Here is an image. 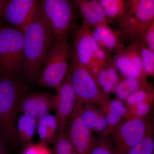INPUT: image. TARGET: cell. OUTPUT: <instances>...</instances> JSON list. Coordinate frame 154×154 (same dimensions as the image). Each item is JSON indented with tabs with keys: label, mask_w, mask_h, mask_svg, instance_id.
Segmentation results:
<instances>
[{
	"label": "cell",
	"mask_w": 154,
	"mask_h": 154,
	"mask_svg": "<svg viewBox=\"0 0 154 154\" xmlns=\"http://www.w3.org/2000/svg\"><path fill=\"white\" fill-rule=\"evenodd\" d=\"M54 44L52 31L39 10L24 30L21 81L28 83L38 80L45 59Z\"/></svg>",
	"instance_id": "obj_1"
},
{
	"label": "cell",
	"mask_w": 154,
	"mask_h": 154,
	"mask_svg": "<svg viewBox=\"0 0 154 154\" xmlns=\"http://www.w3.org/2000/svg\"><path fill=\"white\" fill-rule=\"evenodd\" d=\"M23 88L18 78H0V131L5 140L14 146L19 140L16 119Z\"/></svg>",
	"instance_id": "obj_2"
},
{
	"label": "cell",
	"mask_w": 154,
	"mask_h": 154,
	"mask_svg": "<svg viewBox=\"0 0 154 154\" xmlns=\"http://www.w3.org/2000/svg\"><path fill=\"white\" fill-rule=\"evenodd\" d=\"M154 21V0H128L123 14L116 21L119 38L123 44L140 40Z\"/></svg>",
	"instance_id": "obj_3"
},
{
	"label": "cell",
	"mask_w": 154,
	"mask_h": 154,
	"mask_svg": "<svg viewBox=\"0 0 154 154\" xmlns=\"http://www.w3.org/2000/svg\"><path fill=\"white\" fill-rule=\"evenodd\" d=\"M24 31L0 25V74L18 78L23 64Z\"/></svg>",
	"instance_id": "obj_4"
},
{
	"label": "cell",
	"mask_w": 154,
	"mask_h": 154,
	"mask_svg": "<svg viewBox=\"0 0 154 154\" xmlns=\"http://www.w3.org/2000/svg\"><path fill=\"white\" fill-rule=\"evenodd\" d=\"M70 48L66 39L55 43L45 59L38 80L42 87L56 90L70 67Z\"/></svg>",
	"instance_id": "obj_5"
},
{
	"label": "cell",
	"mask_w": 154,
	"mask_h": 154,
	"mask_svg": "<svg viewBox=\"0 0 154 154\" xmlns=\"http://www.w3.org/2000/svg\"><path fill=\"white\" fill-rule=\"evenodd\" d=\"M39 10L52 31L55 44L66 39L74 20L72 2L67 0H43L40 2Z\"/></svg>",
	"instance_id": "obj_6"
},
{
	"label": "cell",
	"mask_w": 154,
	"mask_h": 154,
	"mask_svg": "<svg viewBox=\"0 0 154 154\" xmlns=\"http://www.w3.org/2000/svg\"><path fill=\"white\" fill-rule=\"evenodd\" d=\"M70 72L77 102L98 104L105 113L111 100L101 91L96 79L85 68L71 61Z\"/></svg>",
	"instance_id": "obj_7"
},
{
	"label": "cell",
	"mask_w": 154,
	"mask_h": 154,
	"mask_svg": "<svg viewBox=\"0 0 154 154\" xmlns=\"http://www.w3.org/2000/svg\"><path fill=\"white\" fill-rule=\"evenodd\" d=\"M153 129L151 119H131L120 122L111 134L116 154H128L148 133Z\"/></svg>",
	"instance_id": "obj_8"
},
{
	"label": "cell",
	"mask_w": 154,
	"mask_h": 154,
	"mask_svg": "<svg viewBox=\"0 0 154 154\" xmlns=\"http://www.w3.org/2000/svg\"><path fill=\"white\" fill-rule=\"evenodd\" d=\"M40 2L36 0L5 1L2 19L24 31L39 10Z\"/></svg>",
	"instance_id": "obj_9"
},
{
	"label": "cell",
	"mask_w": 154,
	"mask_h": 154,
	"mask_svg": "<svg viewBox=\"0 0 154 154\" xmlns=\"http://www.w3.org/2000/svg\"><path fill=\"white\" fill-rule=\"evenodd\" d=\"M99 48L92 36L91 27L83 22L75 34L70 48V61L87 69Z\"/></svg>",
	"instance_id": "obj_10"
},
{
	"label": "cell",
	"mask_w": 154,
	"mask_h": 154,
	"mask_svg": "<svg viewBox=\"0 0 154 154\" xmlns=\"http://www.w3.org/2000/svg\"><path fill=\"white\" fill-rule=\"evenodd\" d=\"M83 105L77 102L70 118L68 135L78 154H90L96 141L91 132L84 124L82 113Z\"/></svg>",
	"instance_id": "obj_11"
},
{
	"label": "cell",
	"mask_w": 154,
	"mask_h": 154,
	"mask_svg": "<svg viewBox=\"0 0 154 154\" xmlns=\"http://www.w3.org/2000/svg\"><path fill=\"white\" fill-rule=\"evenodd\" d=\"M55 91L54 110L58 123L59 130H63L77 103L76 96L71 82L70 69Z\"/></svg>",
	"instance_id": "obj_12"
},
{
	"label": "cell",
	"mask_w": 154,
	"mask_h": 154,
	"mask_svg": "<svg viewBox=\"0 0 154 154\" xmlns=\"http://www.w3.org/2000/svg\"><path fill=\"white\" fill-rule=\"evenodd\" d=\"M140 42V40L131 42L111 58L116 69L125 78L146 79L139 50Z\"/></svg>",
	"instance_id": "obj_13"
},
{
	"label": "cell",
	"mask_w": 154,
	"mask_h": 154,
	"mask_svg": "<svg viewBox=\"0 0 154 154\" xmlns=\"http://www.w3.org/2000/svg\"><path fill=\"white\" fill-rule=\"evenodd\" d=\"M54 95L49 93L24 94L19 99L18 112L39 119L54 110Z\"/></svg>",
	"instance_id": "obj_14"
},
{
	"label": "cell",
	"mask_w": 154,
	"mask_h": 154,
	"mask_svg": "<svg viewBox=\"0 0 154 154\" xmlns=\"http://www.w3.org/2000/svg\"><path fill=\"white\" fill-rule=\"evenodd\" d=\"M91 31L95 41L102 49L117 54L124 48L118 31L112 29L108 24L94 26L91 28Z\"/></svg>",
	"instance_id": "obj_15"
},
{
	"label": "cell",
	"mask_w": 154,
	"mask_h": 154,
	"mask_svg": "<svg viewBox=\"0 0 154 154\" xmlns=\"http://www.w3.org/2000/svg\"><path fill=\"white\" fill-rule=\"evenodd\" d=\"M72 3L79 10L83 22L91 28L102 24L109 25V21L99 1L74 0Z\"/></svg>",
	"instance_id": "obj_16"
},
{
	"label": "cell",
	"mask_w": 154,
	"mask_h": 154,
	"mask_svg": "<svg viewBox=\"0 0 154 154\" xmlns=\"http://www.w3.org/2000/svg\"><path fill=\"white\" fill-rule=\"evenodd\" d=\"M91 103H86L83 106L82 119L84 124L91 132L103 134L107 127L106 116L103 110L98 109Z\"/></svg>",
	"instance_id": "obj_17"
},
{
	"label": "cell",
	"mask_w": 154,
	"mask_h": 154,
	"mask_svg": "<svg viewBox=\"0 0 154 154\" xmlns=\"http://www.w3.org/2000/svg\"><path fill=\"white\" fill-rule=\"evenodd\" d=\"M58 123L55 116L46 114L38 119L37 130L40 143L47 146L54 143L57 137Z\"/></svg>",
	"instance_id": "obj_18"
},
{
	"label": "cell",
	"mask_w": 154,
	"mask_h": 154,
	"mask_svg": "<svg viewBox=\"0 0 154 154\" xmlns=\"http://www.w3.org/2000/svg\"><path fill=\"white\" fill-rule=\"evenodd\" d=\"M107 122V129L102 134V138H107L113 130L121 122L122 119L126 117L127 108L121 100L110 101L105 113Z\"/></svg>",
	"instance_id": "obj_19"
},
{
	"label": "cell",
	"mask_w": 154,
	"mask_h": 154,
	"mask_svg": "<svg viewBox=\"0 0 154 154\" xmlns=\"http://www.w3.org/2000/svg\"><path fill=\"white\" fill-rule=\"evenodd\" d=\"M37 121L36 119L25 114H22L17 120L16 127L18 138L27 146L32 143Z\"/></svg>",
	"instance_id": "obj_20"
},
{
	"label": "cell",
	"mask_w": 154,
	"mask_h": 154,
	"mask_svg": "<svg viewBox=\"0 0 154 154\" xmlns=\"http://www.w3.org/2000/svg\"><path fill=\"white\" fill-rule=\"evenodd\" d=\"M111 58L99 73L96 78V81L100 88L102 87L104 89V93L105 92L110 93L114 90L119 82L118 75L116 72L117 69L113 65Z\"/></svg>",
	"instance_id": "obj_21"
},
{
	"label": "cell",
	"mask_w": 154,
	"mask_h": 154,
	"mask_svg": "<svg viewBox=\"0 0 154 154\" xmlns=\"http://www.w3.org/2000/svg\"><path fill=\"white\" fill-rule=\"evenodd\" d=\"M99 2L110 22L117 21L121 17L125 9L126 1L100 0Z\"/></svg>",
	"instance_id": "obj_22"
},
{
	"label": "cell",
	"mask_w": 154,
	"mask_h": 154,
	"mask_svg": "<svg viewBox=\"0 0 154 154\" xmlns=\"http://www.w3.org/2000/svg\"><path fill=\"white\" fill-rule=\"evenodd\" d=\"M154 92L151 85L146 88L141 89L130 94L125 99V106H133L141 103L153 104Z\"/></svg>",
	"instance_id": "obj_23"
},
{
	"label": "cell",
	"mask_w": 154,
	"mask_h": 154,
	"mask_svg": "<svg viewBox=\"0 0 154 154\" xmlns=\"http://www.w3.org/2000/svg\"><path fill=\"white\" fill-rule=\"evenodd\" d=\"M110 53L101 47L99 48L87 68L88 71L96 80L99 73L105 67L111 58Z\"/></svg>",
	"instance_id": "obj_24"
},
{
	"label": "cell",
	"mask_w": 154,
	"mask_h": 154,
	"mask_svg": "<svg viewBox=\"0 0 154 154\" xmlns=\"http://www.w3.org/2000/svg\"><path fill=\"white\" fill-rule=\"evenodd\" d=\"M153 130L152 129L137 144L131 149L128 154H153L154 151Z\"/></svg>",
	"instance_id": "obj_25"
},
{
	"label": "cell",
	"mask_w": 154,
	"mask_h": 154,
	"mask_svg": "<svg viewBox=\"0 0 154 154\" xmlns=\"http://www.w3.org/2000/svg\"><path fill=\"white\" fill-rule=\"evenodd\" d=\"M143 72L146 76L154 75V51L149 49L140 42L139 45Z\"/></svg>",
	"instance_id": "obj_26"
},
{
	"label": "cell",
	"mask_w": 154,
	"mask_h": 154,
	"mask_svg": "<svg viewBox=\"0 0 154 154\" xmlns=\"http://www.w3.org/2000/svg\"><path fill=\"white\" fill-rule=\"evenodd\" d=\"M153 104L143 103L133 106H126L125 119H145L148 115Z\"/></svg>",
	"instance_id": "obj_27"
},
{
	"label": "cell",
	"mask_w": 154,
	"mask_h": 154,
	"mask_svg": "<svg viewBox=\"0 0 154 154\" xmlns=\"http://www.w3.org/2000/svg\"><path fill=\"white\" fill-rule=\"evenodd\" d=\"M52 154H78L71 141L66 138L60 139L54 145Z\"/></svg>",
	"instance_id": "obj_28"
},
{
	"label": "cell",
	"mask_w": 154,
	"mask_h": 154,
	"mask_svg": "<svg viewBox=\"0 0 154 154\" xmlns=\"http://www.w3.org/2000/svg\"><path fill=\"white\" fill-rule=\"evenodd\" d=\"M90 154H116L113 144L107 138L96 141Z\"/></svg>",
	"instance_id": "obj_29"
},
{
	"label": "cell",
	"mask_w": 154,
	"mask_h": 154,
	"mask_svg": "<svg viewBox=\"0 0 154 154\" xmlns=\"http://www.w3.org/2000/svg\"><path fill=\"white\" fill-rule=\"evenodd\" d=\"M140 42L149 49L154 51V21L150 24L141 37Z\"/></svg>",
	"instance_id": "obj_30"
},
{
	"label": "cell",
	"mask_w": 154,
	"mask_h": 154,
	"mask_svg": "<svg viewBox=\"0 0 154 154\" xmlns=\"http://www.w3.org/2000/svg\"><path fill=\"white\" fill-rule=\"evenodd\" d=\"M22 154H52L48 146L41 143L27 146Z\"/></svg>",
	"instance_id": "obj_31"
},
{
	"label": "cell",
	"mask_w": 154,
	"mask_h": 154,
	"mask_svg": "<svg viewBox=\"0 0 154 154\" xmlns=\"http://www.w3.org/2000/svg\"><path fill=\"white\" fill-rule=\"evenodd\" d=\"M114 91L118 98L122 100H125L128 96L131 94L124 79L118 82L114 89Z\"/></svg>",
	"instance_id": "obj_32"
},
{
	"label": "cell",
	"mask_w": 154,
	"mask_h": 154,
	"mask_svg": "<svg viewBox=\"0 0 154 154\" xmlns=\"http://www.w3.org/2000/svg\"><path fill=\"white\" fill-rule=\"evenodd\" d=\"M7 154V149L3 144L2 142L0 139V154Z\"/></svg>",
	"instance_id": "obj_33"
},
{
	"label": "cell",
	"mask_w": 154,
	"mask_h": 154,
	"mask_svg": "<svg viewBox=\"0 0 154 154\" xmlns=\"http://www.w3.org/2000/svg\"><path fill=\"white\" fill-rule=\"evenodd\" d=\"M5 1L4 0H0V25H1V20L2 19V13L3 8H4V5H5Z\"/></svg>",
	"instance_id": "obj_34"
},
{
	"label": "cell",
	"mask_w": 154,
	"mask_h": 154,
	"mask_svg": "<svg viewBox=\"0 0 154 154\" xmlns=\"http://www.w3.org/2000/svg\"><path fill=\"white\" fill-rule=\"evenodd\" d=\"M153 154H154V153Z\"/></svg>",
	"instance_id": "obj_35"
}]
</instances>
